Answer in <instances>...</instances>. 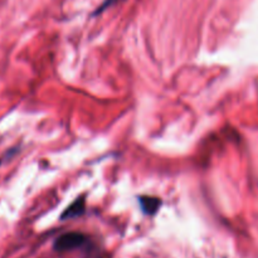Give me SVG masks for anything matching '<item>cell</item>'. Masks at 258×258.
I'll use <instances>...</instances> for the list:
<instances>
[{
  "label": "cell",
  "mask_w": 258,
  "mask_h": 258,
  "mask_svg": "<svg viewBox=\"0 0 258 258\" xmlns=\"http://www.w3.org/2000/svg\"><path fill=\"white\" fill-rule=\"evenodd\" d=\"M139 202L141 203L143 211L146 214H154L161 206V201L159 198H153V197H141L139 198Z\"/></svg>",
  "instance_id": "cell-3"
},
{
  "label": "cell",
  "mask_w": 258,
  "mask_h": 258,
  "mask_svg": "<svg viewBox=\"0 0 258 258\" xmlns=\"http://www.w3.org/2000/svg\"><path fill=\"white\" fill-rule=\"evenodd\" d=\"M86 242H87V237L85 234L77 233V232H71V233H66L60 236L59 238L55 239L54 249L59 252L72 251V249L82 247Z\"/></svg>",
  "instance_id": "cell-1"
},
{
  "label": "cell",
  "mask_w": 258,
  "mask_h": 258,
  "mask_svg": "<svg viewBox=\"0 0 258 258\" xmlns=\"http://www.w3.org/2000/svg\"><path fill=\"white\" fill-rule=\"evenodd\" d=\"M83 212H85V198L81 197L77 198L64 212H63L62 217L60 218L64 221V219H71V218H77V217L82 216Z\"/></svg>",
  "instance_id": "cell-2"
}]
</instances>
